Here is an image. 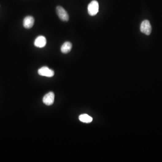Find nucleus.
I'll return each mask as SVG.
<instances>
[{
	"instance_id": "1",
	"label": "nucleus",
	"mask_w": 162,
	"mask_h": 162,
	"mask_svg": "<svg viewBox=\"0 0 162 162\" xmlns=\"http://www.w3.org/2000/svg\"><path fill=\"white\" fill-rule=\"evenodd\" d=\"M99 3L95 0L92 1L88 6V12L91 16H94L99 11Z\"/></svg>"
},
{
	"instance_id": "2",
	"label": "nucleus",
	"mask_w": 162,
	"mask_h": 162,
	"mask_svg": "<svg viewBox=\"0 0 162 162\" xmlns=\"http://www.w3.org/2000/svg\"><path fill=\"white\" fill-rule=\"evenodd\" d=\"M56 13L59 18L63 21L67 22L69 20V15L67 11L63 7L58 6L56 7Z\"/></svg>"
},
{
	"instance_id": "3",
	"label": "nucleus",
	"mask_w": 162,
	"mask_h": 162,
	"mask_svg": "<svg viewBox=\"0 0 162 162\" xmlns=\"http://www.w3.org/2000/svg\"><path fill=\"white\" fill-rule=\"evenodd\" d=\"M141 31L147 35H149L152 31V27L148 20H145L142 22L140 27Z\"/></svg>"
},
{
	"instance_id": "4",
	"label": "nucleus",
	"mask_w": 162,
	"mask_h": 162,
	"mask_svg": "<svg viewBox=\"0 0 162 162\" xmlns=\"http://www.w3.org/2000/svg\"><path fill=\"white\" fill-rule=\"evenodd\" d=\"M38 74L40 76L51 78L54 76L55 73L53 70L50 69L49 68L46 66H44L38 69Z\"/></svg>"
},
{
	"instance_id": "5",
	"label": "nucleus",
	"mask_w": 162,
	"mask_h": 162,
	"mask_svg": "<svg viewBox=\"0 0 162 162\" xmlns=\"http://www.w3.org/2000/svg\"><path fill=\"white\" fill-rule=\"evenodd\" d=\"M55 100V94L53 92H49L45 94L43 98V102L47 106H52Z\"/></svg>"
},
{
	"instance_id": "6",
	"label": "nucleus",
	"mask_w": 162,
	"mask_h": 162,
	"mask_svg": "<svg viewBox=\"0 0 162 162\" xmlns=\"http://www.w3.org/2000/svg\"><path fill=\"white\" fill-rule=\"evenodd\" d=\"M47 42V39L45 37L43 36H39L37 37L35 40L34 44L35 47L41 48L46 46Z\"/></svg>"
},
{
	"instance_id": "7",
	"label": "nucleus",
	"mask_w": 162,
	"mask_h": 162,
	"mask_svg": "<svg viewBox=\"0 0 162 162\" xmlns=\"http://www.w3.org/2000/svg\"><path fill=\"white\" fill-rule=\"evenodd\" d=\"M34 19L31 16H26L23 21V26L24 28L29 29L32 28L34 24Z\"/></svg>"
},
{
	"instance_id": "8",
	"label": "nucleus",
	"mask_w": 162,
	"mask_h": 162,
	"mask_svg": "<svg viewBox=\"0 0 162 162\" xmlns=\"http://www.w3.org/2000/svg\"><path fill=\"white\" fill-rule=\"evenodd\" d=\"M72 44L69 41L64 42L61 47V52L64 54H67L72 50Z\"/></svg>"
},
{
	"instance_id": "9",
	"label": "nucleus",
	"mask_w": 162,
	"mask_h": 162,
	"mask_svg": "<svg viewBox=\"0 0 162 162\" xmlns=\"http://www.w3.org/2000/svg\"><path fill=\"white\" fill-rule=\"evenodd\" d=\"M79 119L82 122L87 123H90L93 120L92 118L87 114L80 115L79 116Z\"/></svg>"
}]
</instances>
